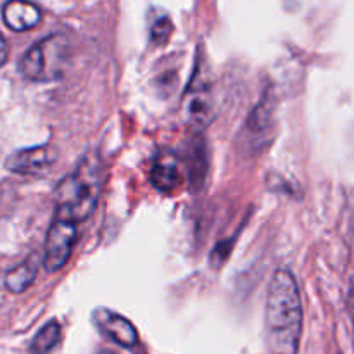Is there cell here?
I'll use <instances>...</instances> for the list:
<instances>
[{"label":"cell","instance_id":"cell-1","mask_svg":"<svg viewBox=\"0 0 354 354\" xmlns=\"http://www.w3.org/2000/svg\"><path fill=\"white\" fill-rule=\"evenodd\" d=\"M303 306L292 273L279 270L273 275L266 297L265 344L266 354H297Z\"/></svg>","mask_w":354,"mask_h":354},{"label":"cell","instance_id":"cell-2","mask_svg":"<svg viewBox=\"0 0 354 354\" xmlns=\"http://www.w3.org/2000/svg\"><path fill=\"white\" fill-rule=\"evenodd\" d=\"M100 187L102 178L99 162L93 156H88L55 187V220L73 225L88 220L95 211Z\"/></svg>","mask_w":354,"mask_h":354},{"label":"cell","instance_id":"cell-3","mask_svg":"<svg viewBox=\"0 0 354 354\" xmlns=\"http://www.w3.org/2000/svg\"><path fill=\"white\" fill-rule=\"evenodd\" d=\"M69 59V40L57 33L35 44L19 62L24 78L31 82H54L66 71Z\"/></svg>","mask_w":354,"mask_h":354},{"label":"cell","instance_id":"cell-4","mask_svg":"<svg viewBox=\"0 0 354 354\" xmlns=\"http://www.w3.org/2000/svg\"><path fill=\"white\" fill-rule=\"evenodd\" d=\"M183 113L185 118L196 127H206L213 120V92L207 76L201 68L196 69L183 95Z\"/></svg>","mask_w":354,"mask_h":354},{"label":"cell","instance_id":"cell-5","mask_svg":"<svg viewBox=\"0 0 354 354\" xmlns=\"http://www.w3.org/2000/svg\"><path fill=\"white\" fill-rule=\"evenodd\" d=\"M76 239H78L76 225L54 220L45 241L44 265L47 272H57L69 261Z\"/></svg>","mask_w":354,"mask_h":354},{"label":"cell","instance_id":"cell-6","mask_svg":"<svg viewBox=\"0 0 354 354\" xmlns=\"http://www.w3.org/2000/svg\"><path fill=\"white\" fill-rule=\"evenodd\" d=\"M55 151L48 145H37L16 151L6 161V168L16 175L40 176L55 162Z\"/></svg>","mask_w":354,"mask_h":354},{"label":"cell","instance_id":"cell-7","mask_svg":"<svg viewBox=\"0 0 354 354\" xmlns=\"http://www.w3.org/2000/svg\"><path fill=\"white\" fill-rule=\"evenodd\" d=\"M151 182L152 187L161 194L175 192L182 185L180 161L173 152L161 151L156 156L151 168Z\"/></svg>","mask_w":354,"mask_h":354},{"label":"cell","instance_id":"cell-8","mask_svg":"<svg viewBox=\"0 0 354 354\" xmlns=\"http://www.w3.org/2000/svg\"><path fill=\"white\" fill-rule=\"evenodd\" d=\"M93 320H95L97 327L107 337L113 339L116 344L124 346V348H133L138 342L137 330L124 317H120V315L113 313L109 310H97L93 313Z\"/></svg>","mask_w":354,"mask_h":354},{"label":"cell","instance_id":"cell-9","mask_svg":"<svg viewBox=\"0 0 354 354\" xmlns=\"http://www.w3.org/2000/svg\"><path fill=\"white\" fill-rule=\"evenodd\" d=\"M2 17L12 31H28L40 24L41 12L30 0H9L2 9Z\"/></svg>","mask_w":354,"mask_h":354},{"label":"cell","instance_id":"cell-10","mask_svg":"<svg viewBox=\"0 0 354 354\" xmlns=\"http://www.w3.org/2000/svg\"><path fill=\"white\" fill-rule=\"evenodd\" d=\"M38 272V263L33 258L26 259L16 268L10 270L6 275V287L14 294H19L26 290L35 282V277Z\"/></svg>","mask_w":354,"mask_h":354},{"label":"cell","instance_id":"cell-11","mask_svg":"<svg viewBox=\"0 0 354 354\" xmlns=\"http://www.w3.org/2000/svg\"><path fill=\"white\" fill-rule=\"evenodd\" d=\"M61 341V327L57 322H48L45 327L40 328L31 342V353L33 354H48Z\"/></svg>","mask_w":354,"mask_h":354},{"label":"cell","instance_id":"cell-12","mask_svg":"<svg viewBox=\"0 0 354 354\" xmlns=\"http://www.w3.org/2000/svg\"><path fill=\"white\" fill-rule=\"evenodd\" d=\"M268 104V99L263 100L258 107L254 109V113L249 118L248 128L252 131V133H263V131L268 128L270 118H272V106H266Z\"/></svg>","mask_w":354,"mask_h":354},{"label":"cell","instance_id":"cell-13","mask_svg":"<svg viewBox=\"0 0 354 354\" xmlns=\"http://www.w3.org/2000/svg\"><path fill=\"white\" fill-rule=\"evenodd\" d=\"M173 33V24L168 17H161L158 23L152 26V41L156 45H162L168 41V38L171 37Z\"/></svg>","mask_w":354,"mask_h":354},{"label":"cell","instance_id":"cell-14","mask_svg":"<svg viewBox=\"0 0 354 354\" xmlns=\"http://www.w3.org/2000/svg\"><path fill=\"white\" fill-rule=\"evenodd\" d=\"M7 54H9V50H7V44H6V40H3L2 35H0V68L6 64Z\"/></svg>","mask_w":354,"mask_h":354}]
</instances>
